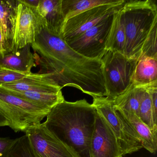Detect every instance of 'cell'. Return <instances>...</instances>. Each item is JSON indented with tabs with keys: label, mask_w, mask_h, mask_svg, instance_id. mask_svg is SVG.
Here are the masks:
<instances>
[{
	"label": "cell",
	"mask_w": 157,
	"mask_h": 157,
	"mask_svg": "<svg viewBox=\"0 0 157 157\" xmlns=\"http://www.w3.org/2000/svg\"><path fill=\"white\" fill-rule=\"evenodd\" d=\"M6 91L29 102L37 105L50 110L55 105L65 100L62 91L56 93Z\"/></svg>",
	"instance_id": "20"
},
{
	"label": "cell",
	"mask_w": 157,
	"mask_h": 157,
	"mask_svg": "<svg viewBox=\"0 0 157 157\" xmlns=\"http://www.w3.org/2000/svg\"><path fill=\"white\" fill-rule=\"evenodd\" d=\"M119 12L125 33L124 55L138 61L144 42L157 24V6L151 0H125Z\"/></svg>",
	"instance_id": "3"
},
{
	"label": "cell",
	"mask_w": 157,
	"mask_h": 157,
	"mask_svg": "<svg viewBox=\"0 0 157 157\" xmlns=\"http://www.w3.org/2000/svg\"><path fill=\"white\" fill-rule=\"evenodd\" d=\"M145 87L131 84L123 93L113 100L115 109L133 113L138 116Z\"/></svg>",
	"instance_id": "18"
},
{
	"label": "cell",
	"mask_w": 157,
	"mask_h": 157,
	"mask_svg": "<svg viewBox=\"0 0 157 157\" xmlns=\"http://www.w3.org/2000/svg\"><path fill=\"white\" fill-rule=\"evenodd\" d=\"M50 111L0 88V113L7 118L9 126L15 132H25L32 126L41 124Z\"/></svg>",
	"instance_id": "5"
},
{
	"label": "cell",
	"mask_w": 157,
	"mask_h": 157,
	"mask_svg": "<svg viewBox=\"0 0 157 157\" xmlns=\"http://www.w3.org/2000/svg\"><path fill=\"white\" fill-rule=\"evenodd\" d=\"M125 2V0L118 4H107L94 7L66 20L60 37L67 43L79 36L120 10Z\"/></svg>",
	"instance_id": "9"
},
{
	"label": "cell",
	"mask_w": 157,
	"mask_h": 157,
	"mask_svg": "<svg viewBox=\"0 0 157 157\" xmlns=\"http://www.w3.org/2000/svg\"><path fill=\"white\" fill-rule=\"evenodd\" d=\"M9 124L10 123L7 118L0 113V127L6 126H9Z\"/></svg>",
	"instance_id": "30"
},
{
	"label": "cell",
	"mask_w": 157,
	"mask_h": 157,
	"mask_svg": "<svg viewBox=\"0 0 157 157\" xmlns=\"http://www.w3.org/2000/svg\"><path fill=\"white\" fill-rule=\"evenodd\" d=\"M151 85L145 87L138 117L151 130L157 132V127L153 123V106L150 90Z\"/></svg>",
	"instance_id": "22"
},
{
	"label": "cell",
	"mask_w": 157,
	"mask_h": 157,
	"mask_svg": "<svg viewBox=\"0 0 157 157\" xmlns=\"http://www.w3.org/2000/svg\"><path fill=\"white\" fill-rule=\"evenodd\" d=\"M116 110L122 115L138 136L143 148L151 153H156L157 149V132L151 130L135 113Z\"/></svg>",
	"instance_id": "16"
},
{
	"label": "cell",
	"mask_w": 157,
	"mask_h": 157,
	"mask_svg": "<svg viewBox=\"0 0 157 157\" xmlns=\"http://www.w3.org/2000/svg\"><path fill=\"white\" fill-rule=\"evenodd\" d=\"M2 69H3V68H2V67H1V66H0V70H1Z\"/></svg>",
	"instance_id": "31"
},
{
	"label": "cell",
	"mask_w": 157,
	"mask_h": 157,
	"mask_svg": "<svg viewBox=\"0 0 157 157\" xmlns=\"http://www.w3.org/2000/svg\"><path fill=\"white\" fill-rule=\"evenodd\" d=\"M0 88L9 91L43 93H56L62 90L48 73H31L18 81L0 85Z\"/></svg>",
	"instance_id": "12"
},
{
	"label": "cell",
	"mask_w": 157,
	"mask_h": 157,
	"mask_svg": "<svg viewBox=\"0 0 157 157\" xmlns=\"http://www.w3.org/2000/svg\"><path fill=\"white\" fill-rule=\"evenodd\" d=\"M157 27L156 24L144 42L141 48L140 58L150 57L157 59Z\"/></svg>",
	"instance_id": "24"
},
{
	"label": "cell",
	"mask_w": 157,
	"mask_h": 157,
	"mask_svg": "<svg viewBox=\"0 0 157 157\" xmlns=\"http://www.w3.org/2000/svg\"><path fill=\"white\" fill-rule=\"evenodd\" d=\"M18 0H0V31L7 53L13 51Z\"/></svg>",
	"instance_id": "13"
},
{
	"label": "cell",
	"mask_w": 157,
	"mask_h": 157,
	"mask_svg": "<svg viewBox=\"0 0 157 157\" xmlns=\"http://www.w3.org/2000/svg\"><path fill=\"white\" fill-rule=\"evenodd\" d=\"M7 54L5 44L1 32L0 31V56H2Z\"/></svg>",
	"instance_id": "28"
},
{
	"label": "cell",
	"mask_w": 157,
	"mask_h": 157,
	"mask_svg": "<svg viewBox=\"0 0 157 157\" xmlns=\"http://www.w3.org/2000/svg\"><path fill=\"white\" fill-rule=\"evenodd\" d=\"M92 105L104 118L114 134L123 156L143 148L138 136L115 109L112 100L105 97H94Z\"/></svg>",
	"instance_id": "6"
},
{
	"label": "cell",
	"mask_w": 157,
	"mask_h": 157,
	"mask_svg": "<svg viewBox=\"0 0 157 157\" xmlns=\"http://www.w3.org/2000/svg\"><path fill=\"white\" fill-rule=\"evenodd\" d=\"M8 157H36L32 150L26 135L18 138Z\"/></svg>",
	"instance_id": "23"
},
{
	"label": "cell",
	"mask_w": 157,
	"mask_h": 157,
	"mask_svg": "<svg viewBox=\"0 0 157 157\" xmlns=\"http://www.w3.org/2000/svg\"><path fill=\"white\" fill-rule=\"evenodd\" d=\"M114 14L66 43L83 56L100 60L106 51L105 44Z\"/></svg>",
	"instance_id": "7"
},
{
	"label": "cell",
	"mask_w": 157,
	"mask_h": 157,
	"mask_svg": "<svg viewBox=\"0 0 157 157\" xmlns=\"http://www.w3.org/2000/svg\"><path fill=\"white\" fill-rule=\"evenodd\" d=\"M151 96L153 109V123L157 127V83L152 84L150 87Z\"/></svg>",
	"instance_id": "27"
},
{
	"label": "cell",
	"mask_w": 157,
	"mask_h": 157,
	"mask_svg": "<svg viewBox=\"0 0 157 157\" xmlns=\"http://www.w3.org/2000/svg\"><path fill=\"white\" fill-rule=\"evenodd\" d=\"M31 47L51 78L61 88L73 87L93 98L105 97L106 90L100 59L83 56L46 27Z\"/></svg>",
	"instance_id": "1"
},
{
	"label": "cell",
	"mask_w": 157,
	"mask_h": 157,
	"mask_svg": "<svg viewBox=\"0 0 157 157\" xmlns=\"http://www.w3.org/2000/svg\"><path fill=\"white\" fill-rule=\"evenodd\" d=\"M29 74H30L2 69L0 70V85L18 81L25 78Z\"/></svg>",
	"instance_id": "25"
},
{
	"label": "cell",
	"mask_w": 157,
	"mask_h": 157,
	"mask_svg": "<svg viewBox=\"0 0 157 157\" xmlns=\"http://www.w3.org/2000/svg\"><path fill=\"white\" fill-rule=\"evenodd\" d=\"M37 9L45 20L48 32L60 36L65 22L61 0H40Z\"/></svg>",
	"instance_id": "15"
},
{
	"label": "cell",
	"mask_w": 157,
	"mask_h": 157,
	"mask_svg": "<svg viewBox=\"0 0 157 157\" xmlns=\"http://www.w3.org/2000/svg\"><path fill=\"white\" fill-rule=\"evenodd\" d=\"M46 27L44 17L37 8L18 0L17 17L13 51H16L35 41L36 36ZM12 51V52H13Z\"/></svg>",
	"instance_id": "8"
},
{
	"label": "cell",
	"mask_w": 157,
	"mask_h": 157,
	"mask_svg": "<svg viewBox=\"0 0 157 157\" xmlns=\"http://www.w3.org/2000/svg\"><path fill=\"white\" fill-rule=\"evenodd\" d=\"M132 82L139 87H146L157 83V59L140 58L135 68Z\"/></svg>",
	"instance_id": "17"
},
{
	"label": "cell",
	"mask_w": 157,
	"mask_h": 157,
	"mask_svg": "<svg viewBox=\"0 0 157 157\" xmlns=\"http://www.w3.org/2000/svg\"><path fill=\"white\" fill-rule=\"evenodd\" d=\"M119 10H120L114 14L111 29L106 40L105 50L118 52L124 55L125 33Z\"/></svg>",
	"instance_id": "21"
},
{
	"label": "cell",
	"mask_w": 157,
	"mask_h": 157,
	"mask_svg": "<svg viewBox=\"0 0 157 157\" xmlns=\"http://www.w3.org/2000/svg\"><path fill=\"white\" fill-rule=\"evenodd\" d=\"M125 0H61L62 11L66 20L94 7L118 4Z\"/></svg>",
	"instance_id": "19"
},
{
	"label": "cell",
	"mask_w": 157,
	"mask_h": 157,
	"mask_svg": "<svg viewBox=\"0 0 157 157\" xmlns=\"http://www.w3.org/2000/svg\"><path fill=\"white\" fill-rule=\"evenodd\" d=\"M31 45L28 44L16 51L0 56V66L3 68L21 73L30 74L36 67V57L31 52Z\"/></svg>",
	"instance_id": "14"
},
{
	"label": "cell",
	"mask_w": 157,
	"mask_h": 157,
	"mask_svg": "<svg viewBox=\"0 0 157 157\" xmlns=\"http://www.w3.org/2000/svg\"><path fill=\"white\" fill-rule=\"evenodd\" d=\"M25 133L36 157H77L46 128L43 123L32 126Z\"/></svg>",
	"instance_id": "10"
},
{
	"label": "cell",
	"mask_w": 157,
	"mask_h": 157,
	"mask_svg": "<svg viewBox=\"0 0 157 157\" xmlns=\"http://www.w3.org/2000/svg\"><path fill=\"white\" fill-rule=\"evenodd\" d=\"M17 139L18 138L12 139L8 138H0V157H8Z\"/></svg>",
	"instance_id": "26"
},
{
	"label": "cell",
	"mask_w": 157,
	"mask_h": 157,
	"mask_svg": "<svg viewBox=\"0 0 157 157\" xmlns=\"http://www.w3.org/2000/svg\"><path fill=\"white\" fill-rule=\"evenodd\" d=\"M96 110L85 99L64 100L52 108L43 123L46 128L77 157H90Z\"/></svg>",
	"instance_id": "2"
},
{
	"label": "cell",
	"mask_w": 157,
	"mask_h": 157,
	"mask_svg": "<svg viewBox=\"0 0 157 157\" xmlns=\"http://www.w3.org/2000/svg\"><path fill=\"white\" fill-rule=\"evenodd\" d=\"M21 1L24 3L27 4V5L31 6V7L37 8L38 5H39L40 0H33V1H31V0H21Z\"/></svg>",
	"instance_id": "29"
},
{
	"label": "cell",
	"mask_w": 157,
	"mask_h": 157,
	"mask_svg": "<svg viewBox=\"0 0 157 157\" xmlns=\"http://www.w3.org/2000/svg\"><path fill=\"white\" fill-rule=\"evenodd\" d=\"M100 60L105 97L113 101L133 83L132 78L137 61L110 50H106Z\"/></svg>",
	"instance_id": "4"
},
{
	"label": "cell",
	"mask_w": 157,
	"mask_h": 157,
	"mask_svg": "<svg viewBox=\"0 0 157 157\" xmlns=\"http://www.w3.org/2000/svg\"><path fill=\"white\" fill-rule=\"evenodd\" d=\"M114 134L96 111L95 125L90 145V157H123Z\"/></svg>",
	"instance_id": "11"
}]
</instances>
